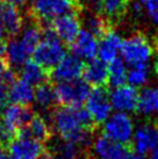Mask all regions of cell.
Here are the masks:
<instances>
[{
  "label": "cell",
  "instance_id": "obj_1",
  "mask_svg": "<svg viewBox=\"0 0 158 159\" xmlns=\"http://www.w3.org/2000/svg\"><path fill=\"white\" fill-rule=\"evenodd\" d=\"M50 124L58 136L80 146H87L93 142L94 122L86 108L81 106H62L53 109Z\"/></svg>",
  "mask_w": 158,
  "mask_h": 159
},
{
  "label": "cell",
  "instance_id": "obj_2",
  "mask_svg": "<svg viewBox=\"0 0 158 159\" xmlns=\"http://www.w3.org/2000/svg\"><path fill=\"white\" fill-rule=\"evenodd\" d=\"M40 25L42 28V41L34 50L33 56L37 64H40L44 70L50 72L66 56V50L51 25Z\"/></svg>",
  "mask_w": 158,
  "mask_h": 159
},
{
  "label": "cell",
  "instance_id": "obj_3",
  "mask_svg": "<svg viewBox=\"0 0 158 159\" xmlns=\"http://www.w3.org/2000/svg\"><path fill=\"white\" fill-rule=\"evenodd\" d=\"M120 55L124 63L130 66L148 64L154 56V47L145 35L140 33L132 34L122 41Z\"/></svg>",
  "mask_w": 158,
  "mask_h": 159
},
{
  "label": "cell",
  "instance_id": "obj_4",
  "mask_svg": "<svg viewBox=\"0 0 158 159\" xmlns=\"http://www.w3.org/2000/svg\"><path fill=\"white\" fill-rule=\"evenodd\" d=\"M80 7V0H33L31 16L47 23L57 16L67 13H76Z\"/></svg>",
  "mask_w": 158,
  "mask_h": 159
},
{
  "label": "cell",
  "instance_id": "obj_5",
  "mask_svg": "<svg viewBox=\"0 0 158 159\" xmlns=\"http://www.w3.org/2000/svg\"><path fill=\"white\" fill-rule=\"evenodd\" d=\"M102 131L107 137L127 145L132 141L135 127L132 117L127 113L116 111L104 122Z\"/></svg>",
  "mask_w": 158,
  "mask_h": 159
},
{
  "label": "cell",
  "instance_id": "obj_6",
  "mask_svg": "<svg viewBox=\"0 0 158 159\" xmlns=\"http://www.w3.org/2000/svg\"><path fill=\"white\" fill-rule=\"evenodd\" d=\"M57 101L62 106L78 107L86 102L88 94L91 92L90 85L81 79L58 83L55 87Z\"/></svg>",
  "mask_w": 158,
  "mask_h": 159
},
{
  "label": "cell",
  "instance_id": "obj_7",
  "mask_svg": "<svg viewBox=\"0 0 158 159\" xmlns=\"http://www.w3.org/2000/svg\"><path fill=\"white\" fill-rule=\"evenodd\" d=\"M34 111L30 107L19 103H11L2 109V124L5 133L11 138L16 136L18 133L30 122Z\"/></svg>",
  "mask_w": 158,
  "mask_h": 159
},
{
  "label": "cell",
  "instance_id": "obj_8",
  "mask_svg": "<svg viewBox=\"0 0 158 159\" xmlns=\"http://www.w3.org/2000/svg\"><path fill=\"white\" fill-rule=\"evenodd\" d=\"M86 109L90 113L94 123H104L110 116L113 109L110 105L109 93L104 87H94L91 89L86 100Z\"/></svg>",
  "mask_w": 158,
  "mask_h": 159
},
{
  "label": "cell",
  "instance_id": "obj_9",
  "mask_svg": "<svg viewBox=\"0 0 158 159\" xmlns=\"http://www.w3.org/2000/svg\"><path fill=\"white\" fill-rule=\"evenodd\" d=\"M84 66H85V64H84L83 59L76 56L75 53L66 55L65 57L49 72V78L57 84L79 79L83 75Z\"/></svg>",
  "mask_w": 158,
  "mask_h": 159
},
{
  "label": "cell",
  "instance_id": "obj_10",
  "mask_svg": "<svg viewBox=\"0 0 158 159\" xmlns=\"http://www.w3.org/2000/svg\"><path fill=\"white\" fill-rule=\"evenodd\" d=\"M6 148L14 159H37L44 151L41 142L21 134L14 136Z\"/></svg>",
  "mask_w": 158,
  "mask_h": 159
},
{
  "label": "cell",
  "instance_id": "obj_11",
  "mask_svg": "<svg viewBox=\"0 0 158 159\" xmlns=\"http://www.w3.org/2000/svg\"><path fill=\"white\" fill-rule=\"evenodd\" d=\"M51 27L63 43L72 44L81 30V22L77 13H67L53 19Z\"/></svg>",
  "mask_w": 158,
  "mask_h": 159
},
{
  "label": "cell",
  "instance_id": "obj_12",
  "mask_svg": "<svg viewBox=\"0 0 158 159\" xmlns=\"http://www.w3.org/2000/svg\"><path fill=\"white\" fill-rule=\"evenodd\" d=\"M109 100L112 108L121 113H130L136 111L138 101V92L130 85H122L113 87L109 92Z\"/></svg>",
  "mask_w": 158,
  "mask_h": 159
},
{
  "label": "cell",
  "instance_id": "obj_13",
  "mask_svg": "<svg viewBox=\"0 0 158 159\" xmlns=\"http://www.w3.org/2000/svg\"><path fill=\"white\" fill-rule=\"evenodd\" d=\"M124 144L112 139L106 135L94 138L92 142V152L97 159H124L128 153Z\"/></svg>",
  "mask_w": 158,
  "mask_h": 159
},
{
  "label": "cell",
  "instance_id": "obj_14",
  "mask_svg": "<svg viewBox=\"0 0 158 159\" xmlns=\"http://www.w3.org/2000/svg\"><path fill=\"white\" fill-rule=\"evenodd\" d=\"M134 150L140 153H148L158 146V125L155 123H144L137 127L132 136Z\"/></svg>",
  "mask_w": 158,
  "mask_h": 159
},
{
  "label": "cell",
  "instance_id": "obj_15",
  "mask_svg": "<svg viewBox=\"0 0 158 159\" xmlns=\"http://www.w3.org/2000/svg\"><path fill=\"white\" fill-rule=\"evenodd\" d=\"M0 22L5 34L11 36V39L18 35L23 27V16L18 6L0 0Z\"/></svg>",
  "mask_w": 158,
  "mask_h": 159
},
{
  "label": "cell",
  "instance_id": "obj_16",
  "mask_svg": "<svg viewBox=\"0 0 158 159\" xmlns=\"http://www.w3.org/2000/svg\"><path fill=\"white\" fill-rule=\"evenodd\" d=\"M122 37L118 31L113 29H107L105 34L100 36L98 44V56L105 63H110L116 58L121 52Z\"/></svg>",
  "mask_w": 158,
  "mask_h": 159
},
{
  "label": "cell",
  "instance_id": "obj_17",
  "mask_svg": "<svg viewBox=\"0 0 158 159\" xmlns=\"http://www.w3.org/2000/svg\"><path fill=\"white\" fill-rule=\"evenodd\" d=\"M98 44L99 40L97 36L86 29H83L71 44V48L76 56L81 59L91 61L98 56Z\"/></svg>",
  "mask_w": 158,
  "mask_h": 159
},
{
  "label": "cell",
  "instance_id": "obj_18",
  "mask_svg": "<svg viewBox=\"0 0 158 159\" xmlns=\"http://www.w3.org/2000/svg\"><path fill=\"white\" fill-rule=\"evenodd\" d=\"M81 75L90 86L104 87L108 84V65L100 58H93L85 64Z\"/></svg>",
  "mask_w": 158,
  "mask_h": 159
},
{
  "label": "cell",
  "instance_id": "obj_19",
  "mask_svg": "<svg viewBox=\"0 0 158 159\" xmlns=\"http://www.w3.org/2000/svg\"><path fill=\"white\" fill-rule=\"evenodd\" d=\"M18 134L31 137V138H34L36 141L41 142V143L49 142L53 137V130H51L50 121L41 114L34 115L33 119L30 120V122L23 129H21Z\"/></svg>",
  "mask_w": 158,
  "mask_h": 159
},
{
  "label": "cell",
  "instance_id": "obj_20",
  "mask_svg": "<svg viewBox=\"0 0 158 159\" xmlns=\"http://www.w3.org/2000/svg\"><path fill=\"white\" fill-rule=\"evenodd\" d=\"M34 100L41 111L40 114H47L50 120L51 113L55 109V105H56V102H58L55 87L48 83H43V84L36 86Z\"/></svg>",
  "mask_w": 158,
  "mask_h": 159
},
{
  "label": "cell",
  "instance_id": "obj_21",
  "mask_svg": "<svg viewBox=\"0 0 158 159\" xmlns=\"http://www.w3.org/2000/svg\"><path fill=\"white\" fill-rule=\"evenodd\" d=\"M34 86L21 78L19 80L15 79L8 87V100L12 101V103L29 106V103L34 100Z\"/></svg>",
  "mask_w": 158,
  "mask_h": 159
},
{
  "label": "cell",
  "instance_id": "obj_22",
  "mask_svg": "<svg viewBox=\"0 0 158 159\" xmlns=\"http://www.w3.org/2000/svg\"><path fill=\"white\" fill-rule=\"evenodd\" d=\"M55 159H86L84 156V148L73 142L66 141L59 137L50 146Z\"/></svg>",
  "mask_w": 158,
  "mask_h": 159
},
{
  "label": "cell",
  "instance_id": "obj_23",
  "mask_svg": "<svg viewBox=\"0 0 158 159\" xmlns=\"http://www.w3.org/2000/svg\"><path fill=\"white\" fill-rule=\"evenodd\" d=\"M136 111L141 115L150 116L158 113V87H144L138 93Z\"/></svg>",
  "mask_w": 158,
  "mask_h": 159
},
{
  "label": "cell",
  "instance_id": "obj_24",
  "mask_svg": "<svg viewBox=\"0 0 158 159\" xmlns=\"http://www.w3.org/2000/svg\"><path fill=\"white\" fill-rule=\"evenodd\" d=\"M20 75L21 79L26 80L27 83H29L33 86H39L45 83L49 73L35 61H27L21 66Z\"/></svg>",
  "mask_w": 158,
  "mask_h": 159
},
{
  "label": "cell",
  "instance_id": "obj_25",
  "mask_svg": "<svg viewBox=\"0 0 158 159\" xmlns=\"http://www.w3.org/2000/svg\"><path fill=\"white\" fill-rule=\"evenodd\" d=\"M31 53L22 44L20 40L12 37L11 41L7 43V62L12 67H21L25 63L28 61V58Z\"/></svg>",
  "mask_w": 158,
  "mask_h": 159
},
{
  "label": "cell",
  "instance_id": "obj_26",
  "mask_svg": "<svg viewBox=\"0 0 158 159\" xmlns=\"http://www.w3.org/2000/svg\"><path fill=\"white\" fill-rule=\"evenodd\" d=\"M127 65L122 58H116L108 63V84L112 87H118L127 83Z\"/></svg>",
  "mask_w": 158,
  "mask_h": 159
},
{
  "label": "cell",
  "instance_id": "obj_27",
  "mask_svg": "<svg viewBox=\"0 0 158 159\" xmlns=\"http://www.w3.org/2000/svg\"><path fill=\"white\" fill-rule=\"evenodd\" d=\"M132 12L144 15L155 27H158V0H136L132 2Z\"/></svg>",
  "mask_w": 158,
  "mask_h": 159
},
{
  "label": "cell",
  "instance_id": "obj_28",
  "mask_svg": "<svg viewBox=\"0 0 158 159\" xmlns=\"http://www.w3.org/2000/svg\"><path fill=\"white\" fill-rule=\"evenodd\" d=\"M128 6V0H100L99 13L106 19H118Z\"/></svg>",
  "mask_w": 158,
  "mask_h": 159
},
{
  "label": "cell",
  "instance_id": "obj_29",
  "mask_svg": "<svg viewBox=\"0 0 158 159\" xmlns=\"http://www.w3.org/2000/svg\"><path fill=\"white\" fill-rule=\"evenodd\" d=\"M20 42L26 47V49L30 53L34 52L36 47L40 44V42L42 41V28L41 25L37 23H31L29 26H27L20 36Z\"/></svg>",
  "mask_w": 158,
  "mask_h": 159
},
{
  "label": "cell",
  "instance_id": "obj_30",
  "mask_svg": "<svg viewBox=\"0 0 158 159\" xmlns=\"http://www.w3.org/2000/svg\"><path fill=\"white\" fill-rule=\"evenodd\" d=\"M150 75V69L148 64H140V65H134L128 70L127 75V83L132 87H142L144 86Z\"/></svg>",
  "mask_w": 158,
  "mask_h": 159
},
{
  "label": "cell",
  "instance_id": "obj_31",
  "mask_svg": "<svg viewBox=\"0 0 158 159\" xmlns=\"http://www.w3.org/2000/svg\"><path fill=\"white\" fill-rule=\"evenodd\" d=\"M85 29L94 34L97 37L98 36L100 37L108 29L106 18H104L100 13H95V12L87 14L86 18H85Z\"/></svg>",
  "mask_w": 158,
  "mask_h": 159
},
{
  "label": "cell",
  "instance_id": "obj_32",
  "mask_svg": "<svg viewBox=\"0 0 158 159\" xmlns=\"http://www.w3.org/2000/svg\"><path fill=\"white\" fill-rule=\"evenodd\" d=\"M14 80H15V73L13 67L9 65L7 61L0 59V84L9 86Z\"/></svg>",
  "mask_w": 158,
  "mask_h": 159
},
{
  "label": "cell",
  "instance_id": "obj_33",
  "mask_svg": "<svg viewBox=\"0 0 158 159\" xmlns=\"http://www.w3.org/2000/svg\"><path fill=\"white\" fill-rule=\"evenodd\" d=\"M8 101V89L4 84H0V111L7 106Z\"/></svg>",
  "mask_w": 158,
  "mask_h": 159
},
{
  "label": "cell",
  "instance_id": "obj_34",
  "mask_svg": "<svg viewBox=\"0 0 158 159\" xmlns=\"http://www.w3.org/2000/svg\"><path fill=\"white\" fill-rule=\"evenodd\" d=\"M12 141V138L5 133V129H4V124H2V120L0 119V146H4L6 148L7 144L9 142Z\"/></svg>",
  "mask_w": 158,
  "mask_h": 159
},
{
  "label": "cell",
  "instance_id": "obj_35",
  "mask_svg": "<svg viewBox=\"0 0 158 159\" xmlns=\"http://www.w3.org/2000/svg\"><path fill=\"white\" fill-rule=\"evenodd\" d=\"M124 159H146L145 158V155L143 153H140L137 151H128V153L126 155Z\"/></svg>",
  "mask_w": 158,
  "mask_h": 159
},
{
  "label": "cell",
  "instance_id": "obj_36",
  "mask_svg": "<svg viewBox=\"0 0 158 159\" xmlns=\"http://www.w3.org/2000/svg\"><path fill=\"white\" fill-rule=\"evenodd\" d=\"M7 52V43L2 40V37H0V59H4Z\"/></svg>",
  "mask_w": 158,
  "mask_h": 159
},
{
  "label": "cell",
  "instance_id": "obj_37",
  "mask_svg": "<svg viewBox=\"0 0 158 159\" xmlns=\"http://www.w3.org/2000/svg\"><path fill=\"white\" fill-rule=\"evenodd\" d=\"M0 159H14L8 150H5L4 146H0Z\"/></svg>",
  "mask_w": 158,
  "mask_h": 159
},
{
  "label": "cell",
  "instance_id": "obj_38",
  "mask_svg": "<svg viewBox=\"0 0 158 159\" xmlns=\"http://www.w3.org/2000/svg\"><path fill=\"white\" fill-rule=\"evenodd\" d=\"M37 159H55V157H53L50 150H44Z\"/></svg>",
  "mask_w": 158,
  "mask_h": 159
},
{
  "label": "cell",
  "instance_id": "obj_39",
  "mask_svg": "<svg viewBox=\"0 0 158 159\" xmlns=\"http://www.w3.org/2000/svg\"><path fill=\"white\" fill-rule=\"evenodd\" d=\"M4 1H7V2H11V4L15 5V6H22V5L26 4L27 0H4Z\"/></svg>",
  "mask_w": 158,
  "mask_h": 159
},
{
  "label": "cell",
  "instance_id": "obj_40",
  "mask_svg": "<svg viewBox=\"0 0 158 159\" xmlns=\"http://www.w3.org/2000/svg\"><path fill=\"white\" fill-rule=\"evenodd\" d=\"M150 159H158V146L150 152Z\"/></svg>",
  "mask_w": 158,
  "mask_h": 159
},
{
  "label": "cell",
  "instance_id": "obj_41",
  "mask_svg": "<svg viewBox=\"0 0 158 159\" xmlns=\"http://www.w3.org/2000/svg\"><path fill=\"white\" fill-rule=\"evenodd\" d=\"M154 70H155V73H156V75H158V51H157V55H156V59H155Z\"/></svg>",
  "mask_w": 158,
  "mask_h": 159
},
{
  "label": "cell",
  "instance_id": "obj_42",
  "mask_svg": "<svg viewBox=\"0 0 158 159\" xmlns=\"http://www.w3.org/2000/svg\"><path fill=\"white\" fill-rule=\"evenodd\" d=\"M4 28H2V25H1V22H0V37H2V35H4Z\"/></svg>",
  "mask_w": 158,
  "mask_h": 159
}]
</instances>
